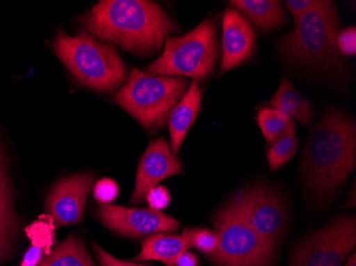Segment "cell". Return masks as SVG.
I'll list each match as a JSON object with an SVG mask.
<instances>
[{
  "label": "cell",
  "instance_id": "cell-1",
  "mask_svg": "<svg viewBox=\"0 0 356 266\" xmlns=\"http://www.w3.org/2000/svg\"><path fill=\"white\" fill-rule=\"evenodd\" d=\"M91 35L118 44L137 55L159 51L176 25L169 15L147 0H104L81 19Z\"/></svg>",
  "mask_w": 356,
  "mask_h": 266
},
{
  "label": "cell",
  "instance_id": "cell-2",
  "mask_svg": "<svg viewBox=\"0 0 356 266\" xmlns=\"http://www.w3.org/2000/svg\"><path fill=\"white\" fill-rule=\"evenodd\" d=\"M356 160V126L339 109H330L312 132L302 171L316 201H327L349 177Z\"/></svg>",
  "mask_w": 356,
  "mask_h": 266
},
{
  "label": "cell",
  "instance_id": "cell-3",
  "mask_svg": "<svg viewBox=\"0 0 356 266\" xmlns=\"http://www.w3.org/2000/svg\"><path fill=\"white\" fill-rule=\"evenodd\" d=\"M53 49L70 73L89 89L113 91L125 80L126 67L117 49L87 33L71 37L59 32Z\"/></svg>",
  "mask_w": 356,
  "mask_h": 266
},
{
  "label": "cell",
  "instance_id": "cell-4",
  "mask_svg": "<svg viewBox=\"0 0 356 266\" xmlns=\"http://www.w3.org/2000/svg\"><path fill=\"white\" fill-rule=\"evenodd\" d=\"M186 87L184 78L153 76L133 69L112 101L143 127L154 129L165 125L173 108L185 95Z\"/></svg>",
  "mask_w": 356,
  "mask_h": 266
},
{
  "label": "cell",
  "instance_id": "cell-5",
  "mask_svg": "<svg viewBox=\"0 0 356 266\" xmlns=\"http://www.w3.org/2000/svg\"><path fill=\"white\" fill-rule=\"evenodd\" d=\"M215 21L206 19L183 37H167L163 55L147 73L153 76H187L203 80L213 72L218 58Z\"/></svg>",
  "mask_w": 356,
  "mask_h": 266
},
{
  "label": "cell",
  "instance_id": "cell-6",
  "mask_svg": "<svg viewBox=\"0 0 356 266\" xmlns=\"http://www.w3.org/2000/svg\"><path fill=\"white\" fill-rule=\"evenodd\" d=\"M338 22L334 3L311 12L296 21L293 31L283 38V53L293 61L307 65L335 69L341 64L336 48Z\"/></svg>",
  "mask_w": 356,
  "mask_h": 266
},
{
  "label": "cell",
  "instance_id": "cell-7",
  "mask_svg": "<svg viewBox=\"0 0 356 266\" xmlns=\"http://www.w3.org/2000/svg\"><path fill=\"white\" fill-rule=\"evenodd\" d=\"M217 251L209 259L217 266H272L274 253L229 201L213 217Z\"/></svg>",
  "mask_w": 356,
  "mask_h": 266
},
{
  "label": "cell",
  "instance_id": "cell-8",
  "mask_svg": "<svg viewBox=\"0 0 356 266\" xmlns=\"http://www.w3.org/2000/svg\"><path fill=\"white\" fill-rule=\"evenodd\" d=\"M355 245V217L338 216L296 246L289 266H343Z\"/></svg>",
  "mask_w": 356,
  "mask_h": 266
},
{
  "label": "cell",
  "instance_id": "cell-9",
  "mask_svg": "<svg viewBox=\"0 0 356 266\" xmlns=\"http://www.w3.org/2000/svg\"><path fill=\"white\" fill-rule=\"evenodd\" d=\"M229 201L275 253L287 225V209L281 193L258 183L240 190Z\"/></svg>",
  "mask_w": 356,
  "mask_h": 266
},
{
  "label": "cell",
  "instance_id": "cell-10",
  "mask_svg": "<svg viewBox=\"0 0 356 266\" xmlns=\"http://www.w3.org/2000/svg\"><path fill=\"white\" fill-rule=\"evenodd\" d=\"M96 215L111 231L127 238L173 232L179 227V223L171 216L152 209H134L110 203L99 206Z\"/></svg>",
  "mask_w": 356,
  "mask_h": 266
},
{
  "label": "cell",
  "instance_id": "cell-11",
  "mask_svg": "<svg viewBox=\"0 0 356 266\" xmlns=\"http://www.w3.org/2000/svg\"><path fill=\"white\" fill-rule=\"evenodd\" d=\"M183 173L181 162L174 155L169 144L163 138L151 142L138 166L131 203H142L149 190L157 187L159 182L165 178Z\"/></svg>",
  "mask_w": 356,
  "mask_h": 266
},
{
  "label": "cell",
  "instance_id": "cell-12",
  "mask_svg": "<svg viewBox=\"0 0 356 266\" xmlns=\"http://www.w3.org/2000/svg\"><path fill=\"white\" fill-rule=\"evenodd\" d=\"M94 179L93 174L79 173L54 185L48 194L47 208L57 225H73L81 221Z\"/></svg>",
  "mask_w": 356,
  "mask_h": 266
},
{
  "label": "cell",
  "instance_id": "cell-13",
  "mask_svg": "<svg viewBox=\"0 0 356 266\" xmlns=\"http://www.w3.org/2000/svg\"><path fill=\"white\" fill-rule=\"evenodd\" d=\"M255 32L250 22L236 10L223 14L222 63L220 75L243 63L253 53Z\"/></svg>",
  "mask_w": 356,
  "mask_h": 266
},
{
  "label": "cell",
  "instance_id": "cell-14",
  "mask_svg": "<svg viewBox=\"0 0 356 266\" xmlns=\"http://www.w3.org/2000/svg\"><path fill=\"white\" fill-rule=\"evenodd\" d=\"M191 248L190 229L184 230L181 235L159 232L141 241V251L136 261H159L165 266H176L178 259Z\"/></svg>",
  "mask_w": 356,
  "mask_h": 266
},
{
  "label": "cell",
  "instance_id": "cell-15",
  "mask_svg": "<svg viewBox=\"0 0 356 266\" xmlns=\"http://www.w3.org/2000/svg\"><path fill=\"white\" fill-rule=\"evenodd\" d=\"M202 94L199 82L194 80L181 101L173 108L169 117L171 151L174 155L181 151L186 135L189 131L201 108Z\"/></svg>",
  "mask_w": 356,
  "mask_h": 266
},
{
  "label": "cell",
  "instance_id": "cell-16",
  "mask_svg": "<svg viewBox=\"0 0 356 266\" xmlns=\"http://www.w3.org/2000/svg\"><path fill=\"white\" fill-rule=\"evenodd\" d=\"M264 107L279 110L304 126L309 125L313 119V106L285 77L282 78L277 93L264 103Z\"/></svg>",
  "mask_w": 356,
  "mask_h": 266
},
{
  "label": "cell",
  "instance_id": "cell-17",
  "mask_svg": "<svg viewBox=\"0 0 356 266\" xmlns=\"http://www.w3.org/2000/svg\"><path fill=\"white\" fill-rule=\"evenodd\" d=\"M229 3L261 29H277L286 23L283 3L279 0H233Z\"/></svg>",
  "mask_w": 356,
  "mask_h": 266
},
{
  "label": "cell",
  "instance_id": "cell-18",
  "mask_svg": "<svg viewBox=\"0 0 356 266\" xmlns=\"http://www.w3.org/2000/svg\"><path fill=\"white\" fill-rule=\"evenodd\" d=\"M40 266H96L83 240L70 235L42 260Z\"/></svg>",
  "mask_w": 356,
  "mask_h": 266
},
{
  "label": "cell",
  "instance_id": "cell-19",
  "mask_svg": "<svg viewBox=\"0 0 356 266\" xmlns=\"http://www.w3.org/2000/svg\"><path fill=\"white\" fill-rule=\"evenodd\" d=\"M299 147L297 131H296V121L293 119L287 130L283 135L272 143L268 149L267 158L269 162L270 171L274 172L281 169L288 161L293 159Z\"/></svg>",
  "mask_w": 356,
  "mask_h": 266
},
{
  "label": "cell",
  "instance_id": "cell-20",
  "mask_svg": "<svg viewBox=\"0 0 356 266\" xmlns=\"http://www.w3.org/2000/svg\"><path fill=\"white\" fill-rule=\"evenodd\" d=\"M293 119L287 114L272 108L263 107L257 114V124L268 143L277 141L287 130Z\"/></svg>",
  "mask_w": 356,
  "mask_h": 266
},
{
  "label": "cell",
  "instance_id": "cell-21",
  "mask_svg": "<svg viewBox=\"0 0 356 266\" xmlns=\"http://www.w3.org/2000/svg\"><path fill=\"white\" fill-rule=\"evenodd\" d=\"M191 235V247L197 248L204 255L211 257L216 253L218 248V235L215 231L209 229H200L193 228L190 229Z\"/></svg>",
  "mask_w": 356,
  "mask_h": 266
},
{
  "label": "cell",
  "instance_id": "cell-22",
  "mask_svg": "<svg viewBox=\"0 0 356 266\" xmlns=\"http://www.w3.org/2000/svg\"><path fill=\"white\" fill-rule=\"evenodd\" d=\"M331 3L332 1H327V0H287L286 1L287 9L293 16L295 21L301 19L305 14L325 9Z\"/></svg>",
  "mask_w": 356,
  "mask_h": 266
},
{
  "label": "cell",
  "instance_id": "cell-23",
  "mask_svg": "<svg viewBox=\"0 0 356 266\" xmlns=\"http://www.w3.org/2000/svg\"><path fill=\"white\" fill-rule=\"evenodd\" d=\"M120 188L115 180L104 178L96 182L94 187V196L102 205H110L119 196Z\"/></svg>",
  "mask_w": 356,
  "mask_h": 266
},
{
  "label": "cell",
  "instance_id": "cell-24",
  "mask_svg": "<svg viewBox=\"0 0 356 266\" xmlns=\"http://www.w3.org/2000/svg\"><path fill=\"white\" fill-rule=\"evenodd\" d=\"M336 48L338 53L348 57H354L356 55V29L354 26L338 32Z\"/></svg>",
  "mask_w": 356,
  "mask_h": 266
},
{
  "label": "cell",
  "instance_id": "cell-25",
  "mask_svg": "<svg viewBox=\"0 0 356 266\" xmlns=\"http://www.w3.org/2000/svg\"><path fill=\"white\" fill-rule=\"evenodd\" d=\"M145 199L149 203V209L161 212V210L168 208L171 203V194L168 191L167 188L158 185L149 190Z\"/></svg>",
  "mask_w": 356,
  "mask_h": 266
},
{
  "label": "cell",
  "instance_id": "cell-26",
  "mask_svg": "<svg viewBox=\"0 0 356 266\" xmlns=\"http://www.w3.org/2000/svg\"><path fill=\"white\" fill-rule=\"evenodd\" d=\"M30 237L33 242H38L35 245L39 247L49 248L54 240V229L47 224H35L30 228Z\"/></svg>",
  "mask_w": 356,
  "mask_h": 266
},
{
  "label": "cell",
  "instance_id": "cell-27",
  "mask_svg": "<svg viewBox=\"0 0 356 266\" xmlns=\"http://www.w3.org/2000/svg\"><path fill=\"white\" fill-rule=\"evenodd\" d=\"M93 248L95 251L96 257L99 259L102 266H152L149 264L133 263V262L118 259V258L108 253L103 248L99 247L97 244H93Z\"/></svg>",
  "mask_w": 356,
  "mask_h": 266
},
{
  "label": "cell",
  "instance_id": "cell-28",
  "mask_svg": "<svg viewBox=\"0 0 356 266\" xmlns=\"http://www.w3.org/2000/svg\"><path fill=\"white\" fill-rule=\"evenodd\" d=\"M43 259V249L33 244V246L29 248V251H27L25 257H24L22 266H37L38 264L41 263Z\"/></svg>",
  "mask_w": 356,
  "mask_h": 266
},
{
  "label": "cell",
  "instance_id": "cell-29",
  "mask_svg": "<svg viewBox=\"0 0 356 266\" xmlns=\"http://www.w3.org/2000/svg\"><path fill=\"white\" fill-rule=\"evenodd\" d=\"M176 266H199V258L194 253L187 251L178 259Z\"/></svg>",
  "mask_w": 356,
  "mask_h": 266
},
{
  "label": "cell",
  "instance_id": "cell-30",
  "mask_svg": "<svg viewBox=\"0 0 356 266\" xmlns=\"http://www.w3.org/2000/svg\"><path fill=\"white\" fill-rule=\"evenodd\" d=\"M343 266H356V253L354 251L351 256L347 258V261L343 264Z\"/></svg>",
  "mask_w": 356,
  "mask_h": 266
}]
</instances>
